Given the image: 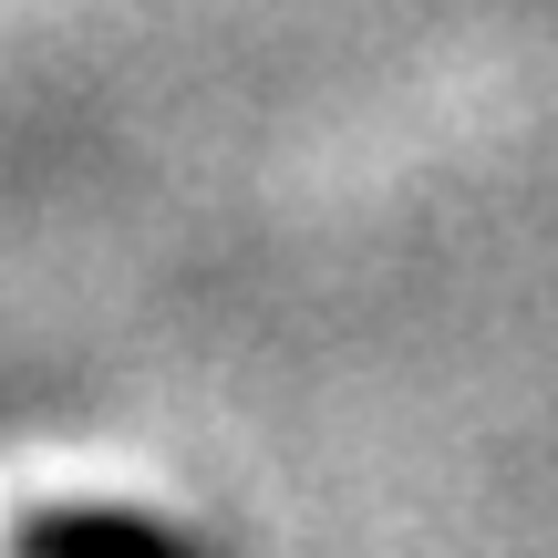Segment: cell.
Listing matches in <instances>:
<instances>
[{"mask_svg": "<svg viewBox=\"0 0 558 558\" xmlns=\"http://www.w3.org/2000/svg\"><path fill=\"white\" fill-rule=\"evenodd\" d=\"M11 558H207V548L145 507H41L11 527Z\"/></svg>", "mask_w": 558, "mask_h": 558, "instance_id": "6da1fadb", "label": "cell"}]
</instances>
